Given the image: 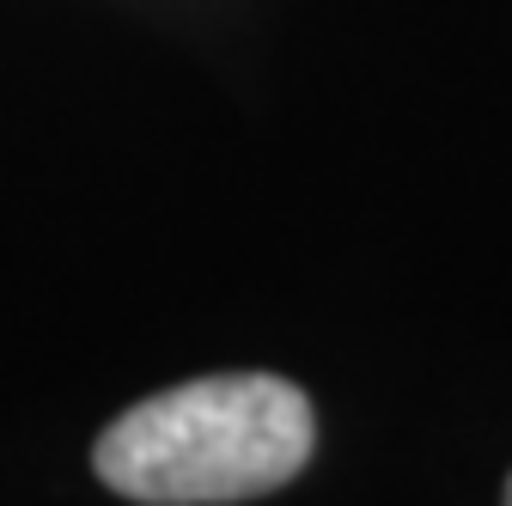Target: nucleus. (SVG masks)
<instances>
[{"instance_id":"obj_1","label":"nucleus","mask_w":512,"mask_h":506,"mask_svg":"<svg viewBox=\"0 0 512 506\" xmlns=\"http://www.w3.org/2000/svg\"><path fill=\"white\" fill-rule=\"evenodd\" d=\"M311 403L275 372H214L171 385L98 433L92 470L147 506H226L293 482L311 458Z\"/></svg>"},{"instance_id":"obj_2","label":"nucleus","mask_w":512,"mask_h":506,"mask_svg":"<svg viewBox=\"0 0 512 506\" xmlns=\"http://www.w3.org/2000/svg\"><path fill=\"white\" fill-rule=\"evenodd\" d=\"M506 500H512V482H506Z\"/></svg>"}]
</instances>
